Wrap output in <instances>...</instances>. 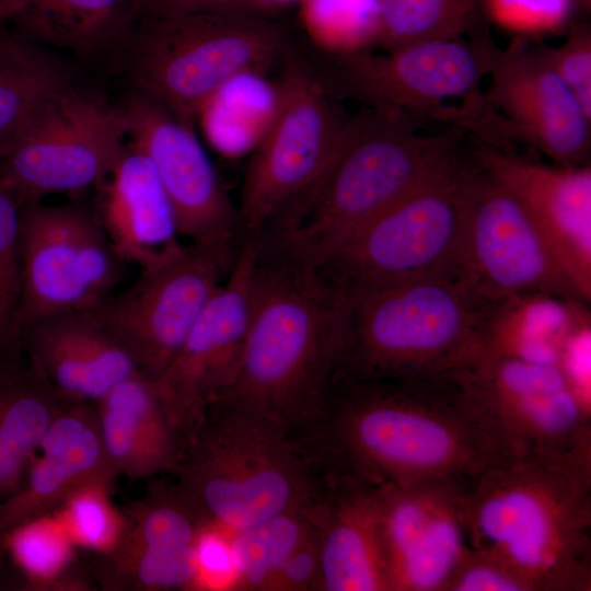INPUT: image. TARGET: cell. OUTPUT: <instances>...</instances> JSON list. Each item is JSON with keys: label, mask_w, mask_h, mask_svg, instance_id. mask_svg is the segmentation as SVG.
I'll list each match as a JSON object with an SVG mask.
<instances>
[{"label": "cell", "mask_w": 591, "mask_h": 591, "mask_svg": "<svg viewBox=\"0 0 591 591\" xmlns=\"http://www.w3.org/2000/svg\"><path fill=\"white\" fill-rule=\"evenodd\" d=\"M299 439L317 463L374 485L438 482L467 491L518 457L475 371L333 376L322 417Z\"/></svg>", "instance_id": "cell-1"}, {"label": "cell", "mask_w": 591, "mask_h": 591, "mask_svg": "<svg viewBox=\"0 0 591 591\" xmlns=\"http://www.w3.org/2000/svg\"><path fill=\"white\" fill-rule=\"evenodd\" d=\"M257 240L244 349L231 382L210 403L252 409L299 438L324 413L346 293L312 262Z\"/></svg>", "instance_id": "cell-2"}, {"label": "cell", "mask_w": 591, "mask_h": 591, "mask_svg": "<svg viewBox=\"0 0 591 591\" xmlns=\"http://www.w3.org/2000/svg\"><path fill=\"white\" fill-rule=\"evenodd\" d=\"M418 118L363 107L315 184L260 234L314 264L397 202L461 149L467 129L420 134Z\"/></svg>", "instance_id": "cell-3"}, {"label": "cell", "mask_w": 591, "mask_h": 591, "mask_svg": "<svg viewBox=\"0 0 591 591\" xmlns=\"http://www.w3.org/2000/svg\"><path fill=\"white\" fill-rule=\"evenodd\" d=\"M346 293L334 376L376 380L475 371L496 304L460 277L427 276Z\"/></svg>", "instance_id": "cell-4"}, {"label": "cell", "mask_w": 591, "mask_h": 591, "mask_svg": "<svg viewBox=\"0 0 591 591\" xmlns=\"http://www.w3.org/2000/svg\"><path fill=\"white\" fill-rule=\"evenodd\" d=\"M464 509L473 549L531 591L591 590V479L518 456L483 474Z\"/></svg>", "instance_id": "cell-5"}, {"label": "cell", "mask_w": 591, "mask_h": 591, "mask_svg": "<svg viewBox=\"0 0 591 591\" xmlns=\"http://www.w3.org/2000/svg\"><path fill=\"white\" fill-rule=\"evenodd\" d=\"M173 475L229 535L306 508L318 484L316 463L296 437L265 415L223 402L208 405Z\"/></svg>", "instance_id": "cell-6"}, {"label": "cell", "mask_w": 591, "mask_h": 591, "mask_svg": "<svg viewBox=\"0 0 591 591\" xmlns=\"http://www.w3.org/2000/svg\"><path fill=\"white\" fill-rule=\"evenodd\" d=\"M298 42L260 9L143 19L129 28V72L139 93L193 126L228 83L282 66Z\"/></svg>", "instance_id": "cell-7"}, {"label": "cell", "mask_w": 591, "mask_h": 591, "mask_svg": "<svg viewBox=\"0 0 591 591\" xmlns=\"http://www.w3.org/2000/svg\"><path fill=\"white\" fill-rule=\"evenodd\" d=\"M499 47L479 27L466 38L428 40L390 50H329L300 40L297 47L336 99L418 119L449 121L470 130L471 111L494 116L479 91Z\"/></svg>", "instance_id": "cell-8"}, {"label": "cell", "mask_w": 591, "mask_h": 591, "mask_svg": "<svg viewBox=\"0 0 591 591\" xmlns=\"http://www.w3.org/2000/svg\"><path fill=\"white\" fill-rule=\"evenodd\" d=\"M476 163L462 149L315 264L345 292L427 276L460 277Z\"/></svg>", "instance_id": "cell-9"}, {"label": "cell", "mask_w": 591, "mask_h": 591, "mask_svg": "<svg viewBox=\"0 0 591 591\" xmlns=\"http://www.w3.org/2000/svg\"><path fill=\"white\" fill-rule=\"evenodd\" d=\"M297 47L282 63L273 112L247 165L237 206L242 237L263 231L332 161L348 114Z\"/></svg>", "instance_id": "cell-10"}, {"label": "cell", "mask_w": 591, "mask_h": 591, "mask_svg": "<svg viewBox=\"0 0 591 591\" xmlns=\"http://www.w3.org/2000/svg\"><path fill=\"white\" fill-rule=\"evenodd\" d=\"M120 107L76 90L53 95L0 157V182L21 206L99 187L124 151Z\"/></svg>", "instance_id": "cell-11"}, {"label": "cell", "mask_w": 591, "mask_h": 591, "mask_svg": "<svg viewBox=\"0 0 591 591\" xmlns=\"http://www.w3.org/2000/svg\"><path fill=\"white\" fill-rule=\"evenodd\" d=\"M236 252L182 245L159 264L140 269L128 288L83 313L125 347L142 375L155 380L175 359Z\"/></svg>", "instance_id": "cell-12"}, {"label": "cell", "mask_w": 591, "mask_h": 591, "mask_svg": "<svg viewBox=\"0 0 591 591\" xmlns=\"http://www.w3.org/2000/svg\"><path fill=\"white\" fill-rule=\"evenodd\" d=\"M18 251L21 333L48 315L94 309L121 279L123 262L96 211L82 206H21Z\"/></svg>", "instance_id": "cell-13"}, {"label": "cell", "mask_w": 591, "mask_h": 591, "mask_svg": "<svg viewBox=\"0 0 591 591\" xmlns=\"http://www.w3.org/2000/svg\"><path fill=\"white\" fill-rule=\"evenodd\" d=\"M460 278L494 304L531 292L581 299L525 209L477 163L468 190Z\"/></svg>", "instance_id": "cell-14"}, {"label": "cell", "mask_w": 591, "mask_h": 591, "mask_svg": "<svg viewBox=\"0 0 591 591\" xmlns=\"http://www.w3.org/2000/svg\"><path fill=\"white\" fill-rule=\"evenodd\" d=\"M475 374L518 456L591 479V405L557 366L490 357Z\"/></svg>", "instance_id": "cell-15"}, {"label": "cell", "mask_w": 591, "mask_h": 591, "mask_svg": "<svg viewBox=\"0 0 591 591\" xmlns=\"http://www.w3.org/2000/svg\"><path fill=\"white\" fill-rule=\"evenodd\" d=\"M114 545L90 572L104 591H182L201 587L199 545L213 525L177 483L155 480L123 509Z\"/></svg>", "instance_id": "cell-16"}, {"label": "cell", "mask_w": 591, "mask_h": 591, "mask_svg": "<svg viewBox=\"0 0 591 591\" xmlns=\"http://www.w3.org/2000/svg\"><path fill=\"white\" fill-rule=\"evenodd\" d=\"M130 144L151 162L171 202L177 234L236 251L237 209L188 125L142 93L120 107Z\"/></svg>", "instance_id": "cell-17"}, {"label": "cell", "mask_w": 591, "mask_h": 591, "mask_svg": "<svg viewBox=\"0 0 591 591\" xmlns=\"http://www.w3.org/2000/svg\"><path fill=\"white\" fill-rule=\"evenodd\" d=\"M257 250L256 235L242 239L228 276L205 305L173 362L153 380L187 440L237 369L252 316Z\"/></svg>", "instance_id": "cell-18"}, {"label": "cell", "mask_w": 591, "mask_h": 591, "mask_svg": "<svg viewBox=\"0 0 591 591\" xmlns=\"http://www.w3.org/2000/svg\"><path fill=\"white\" fill-rule=\"evenodd\" d=\"M465 494L438 482L380 486L389 591H447L473 551Z\"/></svg>", "instance_id": "cell-19"}, {"label": "cell", "mask_w": 591, "mask_h": 591, "mask_svg": "<svg viewBox=\"0 0 591 591\" xmlns=\"http://www.w3.org/2000/svg\"><path fill=\"white\" fill-rule=\"evenodd\" d=\"M487 77L485 100L510 139L526 141L556 164H587L591 117L540 48L515 38L498 49Z\"/></svg>", "instance_id": "cell-20"}, {"label": "cell", "mask_w": 591, "mask_h": 591, "mask_svg": "<svg viewBox=\"0 0 591 591\" xmlns=\"http://www.w3.org/2000/svg\"><path fill=\"white\" fill-rule=\"evenodd\" d=\"M478 166L521 204L578 296L591 299V166L547 165L478 140Z\"/></svg>", "instance_id": "cell-21"}, {"label": "cell", "mask_w": 591, "mask_h": 591, "mask_svg": "<svg viewBox=\"0 0 591 591\" xmlns=\"http://www.w3.org/2000/svg\"><path fill=\"white\" fill-rule=\"evenodd\" d=\"M306 507L320 559V591H389L380 523V486L317 464Z\"/></svg>", "instance_id": "cell-22"}, {"label": "cell", "mask_w": 591, "mask_h": 591, "mask_svg": "<svg viewBox=\"0 0 591 591\" xmlns=\"http://www.w3.org/2000/svg\"><path fill=\"white\" fill-rule=\"evenodd\" d=\"M96 405L70 399L49 426L32 457L22 487L0 503V528L10 530L53 515L78 491L104 485L114 488Z\"/></svg>", "instance_id": "cell-23"}, {"label": "cell", "mask_w": 591, "mask_h": 591, "mask_svg": "<svg viewBox=\"0 0 591 591\" xmlns=\"http://www.w3.org/2000/svg\"><path fill=\"white\" fill-rule=\"evenodd\" d=\"M27 361L62 395L96 403L140 373L125 347L83 312L34 321L22 331Z\"/></svg>", "instance_id": "cell-24"}, {"label": "cell", "mask_w": 591, "mask_h": 591, "mask_svg": "<svg viewBox=\"0 0 591 591\" xmlns=\"http://www.w3.org/2000/svg\"><path fill=\"white\" fill-rule=\"evenodd\" d=\"M97 188L96 213L123 263L148 268L183 245L167 195L151 162L137 148L125 147Z\"/></svg>", "instance_id": "cell-25"}, {"label": "cell", "mask_w": 591, "mask_h": 591, "mask_svg": "<svg viewBox=\"0 0 591 591\" xmlns=\"http://www.w3.org/2000/svg\"><path fill=\"white\" fill-rule=\"evenodd\" d=\"M95 405L105 452L118 477L174 474L187 437L153 380L134 374L113 386Z\"/></svg>", "instance_id": "cell-26"}, {"label": "cell", "mask_w": 591, "mask_h": 591, "mask_svg": "<svg viewBox=\"0 0 591 591\" xmlns=\"http://www.w3.org/2000/svg\"><path fill=\"white\" fill-rule=\"evenodd\" d=\"M72 398L59 393L25 359L0 367V499L23 485L49 426Z\"/></svg>", "instance_id": "cell-27"}, {"label": "cell", "mask_w": 591, "mask_h": 591, "mask_svg": "<svg viewBox=\"0 0 591 591\" xmlns=\"http://www.w3.org/2000/svg\"><path fill=\"white\" fill-rule=\"evenodd\" d=\"M587 304L578 298L548 292L524 293L499 302L488 320L485 359L512 357L557 366L570 333L590 313Z\"/></svg>", "instance_id": "cell-28"}, {"label": "cell", "mask_w": 591, "mask_h": 591, "mask_svg": "<svg viewBox=\"0 0 591 591\" xmlns=\"http://www.w3.org/2000/svg\"><path fill=\"white\" fill-rule=\"evenodd\" d=\"M136 0H13L8 19L23 38L92 50L129 31Z\"/></svg>", "instance_id": "cell-29"}, {"label": "cell", "mask_w": 591, "mask_h": 591, "mask_svg": "<svg viewBox=\"0 0 591 591\" xmlns=\"http://www.w3.org/2000/svg\"><path fill=\"white\" fill-rule=\"evenodd\" d=\"M70 85L66 67L32 42L0 38V157L37 111Z\"/></svg>", "instance_id": "cell-30"}, {"label": "cell", "mask_w": 591, "mask_h": 591, "mask_svg": "<svg viewBox=\"0 0 591 591\" xmlns=\"http://www.w3.org/2000/svg\"><path fill=\"white\" fill-rule=\"evenodd\" d=\"M4 543L25 590H95L90 569L81 565L77 545L56 517H43L10 530Z\"/></svg>", "instance_id": "cell-31"}, {"label": "cell", "mask_w": 591, "mask_h": 591, "mask_svg": "<svg viewBox=\"0 0 591 591\" xmlns=\"http://www.w3.org/2000/svg\"><path fill=\"white\" fill-rule=\"evenodd\" d=\"M482 0H379L370 42L376 50L464 37L477 31Z\"/></svg>", "instance_id": "cell-32"}, {"label": "cell", "mask_w": 591, "mask_h": 591, "mask_svg": "<svg viewBox=\"0 0 591 591\" xmlns=\"http://www.w3.org/2000/svg\"><path fill=\"white\" fill-rule=\"evenodd\" d=\"M315 534L306 508L270 518L230 534L235 590H267L285 560Z\"/></svg>", "instance_id": "cell-33"}, {"label": "cell", "mask_w": 591, "mask_h": 591, "mask_svg": "<svg viewBox=\"0 0 591 591\" xmlns=\"http://www.w3.org/2000/svg\"><path fill=\"white\" fill-rule=\"evenodd\" d=\"M21 205L0 182V367L24 361L19 325L21 266L18 224Z\"/></svg>", "instance_id": "cell-34"}, {"label": "cell", "mask_w": 591, "mask_h": 591, "mask_svg": "<svg viewBox=\"0 0 591 591\" xmlns=\"http://www.w3.org/2000/svg\"><path fill=\"white\" fill-rule=\"evenodd\" d=\"M113 489L104 485L84 488L55 512L77 546L99 554L116 542L124 525V513L111 500Z\"/></svg>", "instance_id": "cell-35"}, {"label": "cell", "mask_w": 591, "mask_h": 591, "mask_svg": "<svg viewBox=\"0 0 591 591\" xmlns=\"http://www.w3.org/2000/svg\"><path fill=\"white\" fill-rule=\"evenodd\" d=\"M576 7V0H482L483 15L519 36L567 30Z\"/></svg>", "instance_id": "cell-36"}, {"label": "cell", "mask_w": 591, "mask_h": 591, "mask_svg": "<svg viewBox=\"0 0 591 591\" xmlns=\"http://www.w3.org/2000/svg\"><path fill=\"white\" fill-rule=\"evenodd\" d=\"M540 50L557 76L591 117V28L586 22H571L564 42Z\"/></svg>", "instance_id": "cell-37"}, {"label": "cell", "mask_w": 591, "mask_h": 591, "mask_svg": "<svg viewBox=\"0 0 591 591\" xmlns=\"http://www.w3.org/2000/svg\"><path fill=\"white\" fill-rule=\"evenodd\" d=\"M447 591H531L529 584L499 560L473 549Z\"/></svg>", "instance_id": "cell-38"}, {"label": "cell", "mask_w": 591, "mask_h": 591, "mask_svg": "<svg viewBox=\"0 0 591 591\" xmlns=\"http://www.w3.org/2000/svg\"><path fill=\"white\" fill-rule=\"evenodd\" d=\"M590 356L591 314L589 313L570 333L557 364L577 395L588 405H591Z\"/></svg>", "instance_id": "cell-39"}, {"label": "cell", "mask_w": 591, "mask_h": 591, "mask_svg": "<svg viewBox=\"0 0 591 591\" xmlns=\"http://www.w3.org/2000/svg\"><path fill=\"white\" fill-rule=\"evenodd\" d=\"M316 534L294 551L277 570L267 591H320Z\"/></svg>", "instance_id": "cell-40"}, {"label": "cell", "mask_w": 591, "mask_h": 591, "mask_svg": "<svg viewBox=\"0 0 591 591\" xmlns=\"http://www.w3.org/2000/svg\"><path fill=\"white\" fill-rule=\"evenodd\" d=\"M250 9L260 8L256 0H136L132 21Z\"/></svg>", "instance_id": "cell-41"}, {"label": "cell", "mask_w": 591, "mask_h": 591, "mask_svg": "<svg viewBox=\"0 0 591 591\" xmlns=\"http://www.w3.org/2000/svg\"><path fill=\"white\" fill-rule=\"evenodd\" d=\"M5 532L0 528V570L3 566V561L7 557V549H5Z\"/></svg>", "instance_id": "cell-42"}, {"label": "cell", "mask_w": 591, "mask_h": 591, "mask_svg": "<svg viewBox=\"0 0 591 591\" xmlns=\"http://www.w3.org/2000/svg\"><path fill=\"white\" fill-rule=\"evenodd\" d=\"M13 0H0V21L5 20Z\"/></svg>", "instance_id": "cell-43"}, {"label": "cell", "mask_w": 591, "mask_h": 591, "mask_svg": "<svg viewBox=\"0 0 591 591\" xmlns=\"http://www.w3.org/2000/svg\"><path fill=\"white\" fill-rule=\"evenodd\" d=\"M577 5L582 7L584 10L590 11V0H576Z\"/></svg>", "instance_id": "cell-44"}]
</instances>
